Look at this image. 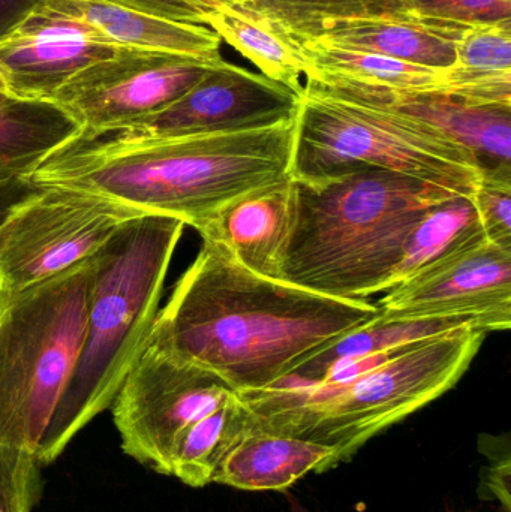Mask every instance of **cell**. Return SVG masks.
<instances>
[{
	"label": "cell",
	"instance_id": "obj_30",
	"mask_svg": "<svg viewBox=\"0 0 511 512\" xmlns=\"http://www.w3.org/2000/svg\"><path fill=\"white\" fill-rule=\"evenodd\" d=\"M128 8L179 23L203 24L204 18L227 0H111Z\"/></svg>",
	"mask_w": 511,
	"mask_h": 512
},
{
	"label": "cell",
	"instance_id": "obj_1",
	"mask_svg": "<svg viewBox=\"0 0 511 512\" xmlns=\"http://www.w3.org/2000/svg\"><path fill=\"white\" fill-rule=\"evenodd\" d=\"M381 315L366 300H342L269 279L203 240L159 309L150 343L215 373L234 393L264 390L345 334Z\"/></svg>",
	"mask_w": 511,
	"mask_h": 512
},
{
	"label": "cell",
	"instance_id": "obj_15",
	"mask_svg": "<svg viewBox=\"0 0 511 512\" xmlns=\"http://www.w3.org/2000/svg\"><path fill=\"white\" fill-rule=\"evenodd\" d=\"M296 219L297 183L290 176L231 201L197 233L255 274L282 280Z\"/></svg>",
	"mask_w": 511,
	"mask_h": 512
},
{
	"label": "cell",
	"instance_id": "obj_2",
	"mask_svg": "<svg viewBox=\"0 0 511 512\" xmlns=\"http://www.w3.org/2000/svg\"><path fill=\"white\" fill-rule=\"evenodd\" d=\"M294 141L296 120L236 134L78 137L26 179L90 192L198 231L231 201L290 177Z\"/></svg>",
	"mask_w": 511,
	"mask_h": 512
},
{
	"label": "cell",
	"instance_id": "obj_10",
	"mask_svg": "<svg viewBox=\"0 0 511 512\" xmlns=\"http://www.w3.org/2000/svg\"><path fill=\"white\" fill-rule=\"evenodd\" d=\"M218 62L125 50L81 69L51 101L80 123L87 140L117 134L182 98Z\"/></svg>",
	"mask_w": 511,
	"mask_h": 512
},
{
	"label": "cell",
	"instance_id": "obj_26",
	"mask_svg": "<svg viewBox=\"0 0 511 512\" xmlns=\"http://www.w3.org/2000/svg\"><path fill=\"white\" fill-rule=\"evenodd\" d=\"M41 463L35 451L0 445V512H32L41 501Z\"/></svg>",
	"mask_w": 511,
	"mask_h": 512
},
{
	"label": "cell",
	"instance_id": "obj_6",
	"mask_svg": "<svg viewBox=\"0 0 511 512\" xmlns=\"http://www.w3.org/2000/svg\"><path fill=\"white\" fill-rule=\"evenodd\" d=\"M93 255L18 291L0 289V445L38 451L86 336Z\"/></svg>",
	"mask_w": 511,
	"mask_h": 512
},
{
	"label": "cell",
	"instance_id": "obj_24",
	"mask_svg": "<svg viewBox=\"0 0 511 512\" xmlns=\"http://www.w3.org/2000/svg\"><path fill=\"white\" fill-rule=\"evenodd\" d=\"M251 430V414L234 394L180 436L171 457L170 477L194 489L215 483L228 454Z\"/></svg>",
	"mask_w": 511,
	"mask_h": 512
},
{
	"label": "cell",
	"instance_id": "obj_14",
	"mask_svg": "<svg viewBox=\"0 0 511 512\" xmlns=\"http://www.w3.org/2000/svg\"><path fill=\"white\" fill-rule=\"evenodd\" d=\"M345 101L426 126L467 147L483 174L511 176V107L479 105L441 90H401L306 80Z\"/></svg>",
	"mask_w": 511,
	"mask_h": 512
},
{
	"label": "cell",
	"instance_id": "obj_18",
	"mask_svg": "<svg viewBox=\"0 0 511 512\" xmlns=\"http://www.w3.org/2000/svg\"><path fill=\"white\" fill-rule=\"evenodd\" d=\"M335 457L332 445L252 430L228 454L215 483L248 492H284L309 472L329 471Z\"/></svg>",
	"mask_w": 511,
	"mask_h": 512
},
{
	"label": "cell",
	"instance_id": "obj_3",
	"mask_svg": "<svg viewBox=\"0 0 511 512\" xmlns=\"http://www.w3.org/2000/svg\"><path fill=\"white\" fill-rule=\"evenodd\" d=\"M296 180L282 280L342 300L386 292L417 225L459 195L389 171Z\"/></svg>",
	"mask_w": 511,
	"mask_h": 512
},
{
	"label": "cell",
	"instance_id": "obj_9",
	"mask_svg": "<svg viewBox=\"0 0 511 512\" xmlns=\"http://www.w3.org/2000/svg\"><path fill=\"white\" fill-rule=\"evenodd\" d=\"M234 394L215 373L147 346L111 405L123 453L170 477L180 436Z\"/></svg>",
	"mask_w": 511,
	"mask_h": 512
},
{
	"label": "cell",
	"instance_id": "obj_21",
	"mask_svg": "<svg viewBox=\"0 0 511 512\" xmlns=\"http://www.w3.org/2000/svg\"><path fill=\"white\" fill-rule=\"evenodd\" d=\"M441 92L479 105L511 107V20L471 24L444 68Z\"/></svg>",
	"mask_w": 511,
	"mask_h": 512
},
{
	"label": "cell",
	"instance_id": "obj_5",
	"mask_svg": "<svg viewBox=\"0 0 511 512\" xmlns=\"http://www.w3.org/2000/svg\"><path fill=\"white\" fill-rule=\"evenodd\" d=\"M485 336L473 325L441 334L344 384L275 385L236 394L251 414L252 430L332 445L336 468L372 438L452 390Z\"/></svg>",
	"mask_w": 511,
	"mask_h": 512
},
{
	"label": "cell",
	"instance_id": "obj_12",
	"mask_svg": "<svg viewBox=\"0 0 511 512\" xmlns=\"http://www.w3.org/2000/svg\"><path fill=\"white\" fill-rule=\"evenodd\" d=\"M383 319L465 318L480 330L511 327V249L486 242L386 291Z\"/></svg>",
	"mask_w": 511,
	"mask_h": 512
},
{
	"label": "cell",
	"instance_id": "obj_22",
	"mask_svg": "<svg viewBox=\"0 0 511 512\" xmlns=\"http://www.w3.org/2000/svg\"><path fill=\"white\" fill-rule=\"evenodd\" d=\"M291 38V36H290ZM309 63L306 80L401 90H443L444 68L417 65L372 51L291 38Z\"/></svg>",
	"mask_w": 511,
	"mask_h": 512
},
{
	"label": "cell",
	"instance_id": "obj_34",
	"mask_svg": "<svg viewBox=\"0 0 511 512\" xmlns=\"http://www.w3.org/2000/svg\"><path fill=\"white\" fill-rule=\"evenodd\" d=\"M0 89H3L2 80H0Z\"/></svg>",
	"mask_w": 511,
	"mask_h": 512
},
{
	"label": "cell",
	"instance_id": "obj_7",
	"mask_svg": "<svg viewBox=\"0 0 511 512\" xmlns=\"http://www.w3.org/2000/svg\"><path fill=\"white\" fill-rule=\"evenodd\" d=\"M363 170L401 174L468 198L483 177L476 156L456 141L305 83L291 177L323 179Z\"/></svg>",
	"mask_w": 511,
	"mask_h": 512
},
{
	"label": "cell",
	"instance_id": "obj_8",
	"mask_svg": "<svg viewBox=\"0 0 511 512\" xmlns=\"http://www.w3.org/2000/svg\"><path fill=\"white\" fill-rule=\"evenodd\" d=\"M144 213L77 189L47 186L0 224V289L18 291L95 255Z\"/></svg>",
	"mask_w": 511,
	"mask_h": 512
},
{
	"label": "cell",
	"instance_id": "obj_32",
	"mask_svg": "<svg viewBox=\"0 0 511 512\" xmlns=\"http://www.w3.org/2000/svg\"><path fill=\"white\" fill-rule=\"evenodd\" d=\"M41 186L33 185L27 179H15L0 185V224L17 204L36 194Z\"/></svg>",
	"mask_w": 511,
	"mask_h": 512
},
{
	"label": "cell",
	"instance_id": "obj_23",
	"mask_svg": "<svg viewBox=\"0 0 511 512\" xmlns=\"http://www.w3.org/2000/svg\"><path fill=\"white\" fill-rule=\"evenodd\" d=\"M471 325L477 327L471 319L465 318L383 319L380 315L330 343L275 385L297 387L317 384L336 361L407 348Z\"/></svg>",
	"mask_w": 511,
	"mask_h": 512
},
{
	"label": "cell",
	"instance_id": "obj_31",
	"mask_svg": "<svg viewBox=\"0 0 511 512\" xmlns=\"http://www.w3.org/2000/svg\"><path fill=\"white\" fill-rule=\"evenodd\" d=\"M51 0H0V42Z\"/></svg>",
	"mask_w": 511,
	"mask_h": 512
},
{
	"label": "cell",
	"instance_id": "obj_13",
	"mask_svg": "<svg viewBox=\"0 0 511 512\" xmlns=\"http://www.w3.org/2000/svg\"><path fill=\"white\" fill-rule=\"evenodd\" d=\"M125 50L45 5L0 42V80L18 98L51 101L81 69Z\"/></svg>",
	"mask_w": 511,
	"mask_h": 512
},
{
	"label": "cell",
	"instance_id": "obj_19",
	"mask_svg": "<svg viewBox=\"0 0 511 512\" xmlns=\"http://www.w3.org/2000/svg\"><path fill=\"white\" fill-rule=\"evenodd\" d=\"M81 132L80 123L56 102L0 89V185L26 179Z\"/></svg>",
	"mask_w": 511,
	"mask_h": 512
},
{
	"label": "cell",
	"instance_id": "obj_33",
	"mask_svg": "<svg viewBox=\"0 0 511 512\" xmlns=\"http://www.w3.org/2000/svg\"><path fill=\"white\" fill-rule=\"evenodd\" d=\"M290 512H311L306 510L305 507H302V505L299 504V501H296V499H293L290 504Z\"/></svg>",
	"mask_w": 511,
	"mask_h": 512
},
{
	"label": "cell",
	"instance_id": "obj_17",
	"mask_svg": "<svg viewBox=\"0 0 511 512\" xmlns=\"http://www.w3.org/2000/svg\"><path fill=\"white\" fill-rule=\"evenodd\" d=\"M47 5L128 50L222 60L221 39L203 24L167 20L111 0H51Z\"/></svg>",
	"mask_w": 511,
	"mask_h": 512
},
{
	"label": "cell",
	"instance_id": "obj_20",
	"mask_svg": "<svg viewBox=\"0 0 511 512\" xmlns=\"http://www.w3.org/2000/svg\"><path fill=\"white\" fill-rule=\"evenodd\" d=\"M204 26L239 51L264 77L302 95L308 60L299 44L269 18L237 0H227L204 18Z\"/></svg>",
	"mask_w": 511,
	"mask_h": 512
},
{
	"label": "cell",
	"instance_id": "obj_27",
	"mask_svg": "<svg viewBox=\"0 0 511 512\" xmlns=\"http://www.w3.org/2000/svg\"><path fill=\"white\" fill-rule=\"evenodd\" d=\"M471 201L486 239L511 249V176L483 174Z\"/></svg>",
	"mask_w": 511,
	"mask_h": 512
},
{
	"label": "cell",
	"instance_id": "obj_4",
	"mask_svg": "<svg viewBox=\"0 0 511 512\" xmlns=\"http://www.w3.org/2000/svg\"><path fill=\"white\" fill-rule=\"evenodd\" d=\"M186 225L144 215L123 225L95 255L86 336L68 387L36 457L56 462L75 436L113 405L123 381L146 351L165 277Z\"/></svg>",
	"mask_w": 511,
	"mask_h": 512
},
{
	"label": "cell",
	"instance_id": "obj_29",
	"mask_svg": "<svg viewBox=\"0 0 511 512\" xmlns=\"http://www.w3.org/2000/svg\"><path fill=\"white\" fill-rule=\"evenodd\" d=\"M479 450L489 459L480 484L479 496L483 501L500 502L504 512H511V456L509 441L501 444L500 438L483 436Z\"/></svg>",
	"mask_w": 511,
	"mask_h": 512
},
{
	"label": "cell",
	"instance_id": "obj_11",
	"mask_svg": "<svg viewBox=\"0 0 511 512\" xmlns=\"http://www.w3.org/2000/svg\"><path fill=\"white\" fill-rule=\"evenodd\" d=\"M300 102L302 95L284 84L222 59L182 98L117 135L141 140L257 131L296 120Z\"/></svg>",
	"mask_w": 511,
	"mask_h": 512
},
{
	"label": "cell",
	"instance_id": "obj_25",
	"mask_svg": "<svg viewBox=\"0 0 511 512\" xmlns=\"http://www.w3.org/2000/svg\"><path fill=\"white\" fill-rule=\"evenodd\" d=\"M486 240L471 198H449L435 207L411 234L389 289Z\"/></svg>",
	"mask_w": 511,
	"mask_h": 512
},
{
	"label": "cell",
	"instance_id": "obj_28",
	"mask_svg": "<svg viewBox=\"0 0 511 512\" xmlns=\"http://www.w3.org/2000/svg\"><path fill=\"white\" fill-rule=\"evenodd\" d=\"M411 6L425 17L464 26L511 20V0H411Z\"/></svg>",
	"mask_w": 511,
	"mask_h": 512
},
{
	"label": "cell",
	"instance_id": "obj_16",
	"mask_svg": "<svg viewBox=\"0 0 511 512\" xmlns=\"http://www.w3.org/2000/svg\"><path fill=\"white\" fill-rule=\"evenodd\" d=\"M465 27L464 24L425 17L413 9L399 14L324 21L306 35L291 38H311L417 65L449 68L455 62L456 45Z\"/></svg>",
	"mask_w": 511,
	"mask_h": 512
}]
</instances>
